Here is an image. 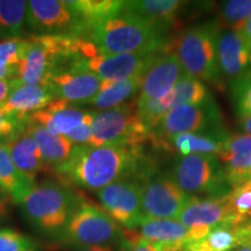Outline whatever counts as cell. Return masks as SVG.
<instances>
[{"label":"cell","mask_w":251,"mask_h":251,"mask_svg":"<svg viewBox=\"0 0 251 251\" xmlns=\"http://www.w3.org/2000/svg\"><path fill=\"white\" fill-rule=\"evenodd\" d=\"M55 170L75 185L96 192L118 180L144 181L155 174L143 147L75 146L68 161Z\"/></svg>","instance_id":"6da1fadb"},{"label":"cell","mask_w":251,"mask_h":251,"mask_svg":"<svg viewBox=\"0 0 251 251\" xmlns=\"http://www.w3.org/2000/svg\"><path fill=\"white\" fill-rule=\"evenodd\" d=\"M84 39L102 55L163 52L172 45L168 29L125 12L96 24Z\"/></svg>","instance_id":"7a4b0ae2"},{"label":"cell","mask_w":251,"mask_h":251,"mask_svg":"<svg viewBox=\"0 0 251 251\" xmlns=\"http://www.w3.org/2000/svg\"><path fill=\"white\" fill-rule=\"evenodd\" d=\"M219 31L215 23L196 25L178 35L171 49H175L185 74L221 90L225 81L218 62Z\"/></svg>","instance_id":"3957f363"},{"label":"cell","mask_w":251,"mask_h":251,"mask_svg":"<svg viewBox=\"0 0 251 251\" xmlns=\"http://www.w3.org/2000/svg\"><path fill=\"white\" fill-rule=\"evenodd\" d=\"M80 199L64 185L47 181L31 187L19 205L34 227L61 235Z\"/></svg>","instance_id":"277c9868"},{"label":"cell","mask_w":251,"mask_h":251,"mask_svg":"<svg viewBox=\"0 0 251 251\" xmlns=\"http://www.w3.org/2000/svg\"><path fill=\"white\" fill-rule=\"evenodd\" d=\"M150 139V131L136 111V102L96 112L89 146L142 148Z\"/></svg>","instance_id":"5b68a950"},{"label":"cell","mask_w":251,"mask_h":251,"mask_svg":"<svg viewBox=\"0 0 251 251\" xmlns=\"http://www.w3.org/2000/svg\"><path fill=\"white\" fill-rule=\"evenodd\" d=\"M170 175L178 186L191 197L222 198L233 191L215 155L176 157Z\"/></svg>","instance_id":"8992f818"},{"label":"cell","mask_w":251,"mask_h":251,"mask_svg":"<svg viewBox=\"0 0 251 251\" xmlns=\"http://www.w3.org/2000/svg\"><path fill=\"white\" fill-rule=\"evenodd\" d=\"M122 233L103 209L80 199L59 237L74 248H86L119 243Z\"/></svg>","instance_id":"52a82bcc"},{"label":"cell","mask_w":251,"mask_h":251,"mask_svg":"<svg viewBox=\"0 0 251 251\" xmlns=\"http://www.w3.org/2000/svg\"><path fill=\"white\" fill-rule=\"evenodd\" d=\"M224 127V118L214 98L201 103L181 105L169 111L150 133L149 141L164 149L166 142L181 134L199 133Z\"/></svg>","instance_id":"ba28073f"},{"label":"cell","mask_w":251,"mask_h":251,"mask_svg":"<svg viewBox=\"0 0 251 251\" xmlns=\"http://www.w3.org/2000/svg\"><path fill=\"white\" fill-rule=\"evenodd\" d=\"M159 54L162 52L122 55L97 54L92 57L71 62L64 71H87L98 76L101 80H127L143 77Z\"/></svg>","instance_id":"9c48e42d"},{"label":"cell","mask_w":251,"mask_h":251,"mask_svg":"<svg viewBox=\"0 0 251 251\" xmlns=\"http://www.w3.org/2000/svg\"><path fill=\"white\" fill-rule=\"evenodd\" d=\"M141 184L144 218L177 219L192 198L178 186L170 172H155Z\"/></svg>","instance_id":"30bf717a"},{"label":"cell","mask_w":251,"mask_h":251,"mask_svg":"<svg viewBox=\"0 0 251 251\" xmlns=\"http://www.w3.org/2000/svg\"><path fill=\"white\" fill-rule=\"evenodd\" d=\"M97 196L109 218L126 229H137L144 219L142 184L139 180H118L98 191Z\"/></svg>","instance_id":"8fae6325"},{"label":"cell","mask_w":251,"mask_h":251,"mask_svg":"<svg viewBox=\"0 0 251 251\" xmlns=\"http://www.w3.org/2000/svg\"><path fill=\"white\" fill-rule=\"evenodd\" d=\"M26 24L39 34H59L78 37V21L67 1L30 0L28 1Z\"/></svg>","instance_id":"7c38bea8"},{"label":"cell","mask_w":251,"mask_h":251,"mask_svg":"<svg viewBox=\"0 0 251 251\" xmlns=\"http://www.w3.org/2000/svg\"><path fill=\"white\" fill-rule=\"evenodd\" d=\"M185 74L177 55L172 49L158 55L141 79L136 101H149L165 98Z\"/></svg>","instance_id":"4fadbf2b"},{"label":"cell","mask_w":251,"mask_h":251,"mask_svg":"<svg viewBox=\"0 0 251 251\" xmlns=\"http://www.w3.org/2000/svg\"><path fill=\"white\" fill-rule=\"evenodd\" d=\"M218 62L222 79L229 85L251 71V50L238 31L220 29Z\"/></svg>","instance_id":"5bb4252c"},{"label":"cell","mask_w":251,"mask_h":251,"mask_svg":"<svg viewBox=\"0 0 251 251\" xmlns=\"http://www.w3.org/2000/svg\"><path fill=\"white\" fill-rule=\"evenodd\" d=\"M177 220L187 228L206 234L216 226L231 224L227 196L222 198L192 197Z\"/></svg>","instance_id":"9a60e30c"},{"label":"cell","mask_w":251,"mask_h":251,"mask_svg":"<svg viewBox=\"0 0 251 251\" xmlns=\"http://www.w3.org/2000/svg\"><path fill=\"white\" fill-rule=\"evenodd\" d=\"M140 236L162 251H180L193 243V233L177 219L144 218L137 227Z\"/></svg>","instance_id":"2e32d148"},{"label":"cell","mask_w":251,"mask_h":251,"mask_svg":"<svg viewBox=\"0 0 251 251\" xmlns=\"http://www.w3.org/2000/svg\"><path fill=\"white\" fill-rule=\"evenodd\" d=\"M101 81L87 71H61L52 75L47 84L56 99L86 105L99 92Z\"/></svg>","instance_id":"e0dca14e"},{"label":"cell","mask_w":251,"mask_h":251,"mask_svg":"<svg viewBox=\"0 0 251 251\" xmlns=\"http://www.w3.org/2000/svg\"><path fill=\"white\" fill-rule=\"evenodd\" d=\"M216 157L231 187L246 183L251 170V136L230 133Z\"/></svg>","instance_id":"ac0fdd59"},{"label":"cell","mask_w":251,"mask_h":251,"mask_svg":"<svg viewBox=\"0 0 251 251\" xmlns=\"http://www.w3.org/2000/svg\"><path fill=\"white\" fill-rule=\"evenodd\" d=\"M90 113L89 109L72 107L64 100L56 99L48 107L28 115L26 120L30 124L42 126L50 133L65 137L83 124Z\"/></svg>","instance_id":"d6986e66"},{"label":"cell","mask_w":251,"mask_h":251,"mask_svg":"<svg viewBox=\"0 0 251 251\" xmlns=\"http://www.w3.org/2000/svg\"><path fill=\"white\" fill-rule=\"evenodd\" d=\"M230 134L224 127L199 131V133L181 134L166 142L164 149L177 153V157L190 155H218L225 141Z\"/></svg>","instance_id":"ffe728a7"},{"label":"cell","mask_w":251,"mask_h":251,"mask_svg":"<svg viewBox=\"0 0 251 251\" xmlns=\"http://www.w3.org/2000/svg\"><path fill=\"white\" fill-rule=\"evenodd\" d=\"M5 144L18 170L33 183L41 171L48 169L35 140L28 131L27 124Z\"/></svg>","instance_id":"44dd1931"},{"label":"cell","mask_w":251,"mask_h":251,"mask_svg":"<svg viewBox=\"0 0 251 251\" xmlns=\"http://www.w3.org/2000/svg\"><path fill=\"white\" fill-rule=\"evenodd\" d=\"M54 100H56L54 93L47 83L18 85L2 102V107L9 114L26 120L28 115L48 107Z\"/></svg>","instance_id":"7402d4cb"},{"label":"cell","mask_w":251,"mask_h":251,"mask_svg":"<svg viewBox=\"0 0 251 251\" xmlns=\"http://www.w3.org/2000/svg\"><path fill=\"white\" fill-rule=\"evenodd\" d=\"M183 6L184 2L179 0H133L125 1L122 12L169 30Z\"/></svg>","instance_id":"603a6c76"},{"label":"cell","mask_w":251,"mask_h":251,"mask_svg":"<svg viewBox=\"0 0 251 251\" xmlns=\"http://www.w3.org/2000/svg\"><path fill=\"white\" fill-rule=\"evenodd\" d=\"M78 21V37L84 39L87 30L100 21L122 12L125 1L120 0H76L67 1Z\"/></svg>","instance_id":"cb8c5ba5"},{"label":"cell","mask_w":251,"mask_h":251,"mask_svg":"<svg viewBox=\"0 0 251 251\" xmlns=\"http://www.w3.org/2000/svg\"><path fill=\"white\" fill-rule=\"evenodd\" d=\"M26 124L28 131L35 140L41 151V156L47 165L57 169L58 166L68 161L76 144L72 143L67 137L50 133L42 126L30 124L27 120Z\"/></svg>","instance_id":"d4e9b609"},{"label":"cell","mask_w":251,"mask_h":251,"mask_svg":"<svg viewBox=\"0 0 251 251\" xmlns=\"http://www.w3.org/2000/svg\"><path fill=\"white\" fill-rule=\"evenodd\" d=\"M33 186V181L18 170L6 144L0 143V190L9 194L15 203H20Z\"/></svg>","instance_id":"484cf974"},{"label":"cell","mask_w":251,"mask_h":251,"mask_svg":"<svg viewBox=\"0 0 251 251\" xmlns=\"http://www.w3.org/2000/svg\"><path fill=\"white\" fill-rule=\"evenodd\" d=\"M141 79L142 77L121 81L102 80L99 92L86 105H93L101 111L119 107L139 92Z\"/></svg>","instance_id":"4316f807"},{"label":"cell","mask_w":251,"mask_h":251,"mask_svg":"<svg viewBox=\"0 0 251 251\" xmlns=\"http://www.w3.org/2000/svg\"><path fill=\"white\" fill-rule=\"evenodd\" d=\"M28 1L0 0V36L17 39L21 35L26 23Z\"/></svg>","instance_id":"83f0119b"},{"label":"cell","mask_w":251,"mask_h":251,"mask_svg":"<svg viewBox=\"0 0 251 251\" xmlns=\"http://www.w3.org/2000/svg\"><path fill=\"white\" fill-rule=\"evenodd\" d=\"M231 225L251 221V179L234 187L227 196Z\"/></svg>","instance_id":"f1b7e54d"},{"label":"cell","mask_w":251,"mask_h":251,"mask_svg":"<svg viewBox=\"0 0 251 251\" xmlns=\"http://www.w3.org/2000/svg\"><path fill=\"white\" fill-rule=\"evenodd\" d=\"M220 15L230 29L237 30L251 18V0H229L221 4Z\"/></svg>","instance_id":"f546056e"},{"label":"cell","mask_w":251,"mask_h":251,"mask_svg":"<svg viewBox=\"0 0 251 251\" xmlns=\"http://www.w3.org/2000/svg\"><path fill=\"white\" fill-rule=\"evenodd\" d=\"M39 246L33 238L13 229L0 230V251H37Z\"/></svg>","instance_id":"4dcf8cb0"},{"label":"cell","mask_w":251,"mask_h":251,"mask_svg":"<svg viewBox=\"0 0 251 251\" xmlns=\"http://www.w3.org/2000/svg\"><path fill=\"white\" fill-rule=\"evenodd\" d=\"M229 86L235 112L251 113V71Z\"/></svg>","instance_id":"1f68e13d"},{"label":"cell","mask_w":251,"mask_h":251,"mask_svg":"<svg viewBox=\"0 0 251 251\" xmlns=\"http://www.w3.org/2000/svg\"><path fill=\"white\" fill-rule=\"evenodd\" d=\"M28 47V39H6L0 41V62L6 65L18 67Z\"/></svg>","instance_id":"d6a6232c"},{"label":"cell","mask_w":251,"mask_h":251,"mask_svg":"<svg viewBox=\"0 0 251 251\" xmlns=\"http://www.w3.org/2000/svg\"><path fill=\"white\" fill-rule=\"evenodd\" d=\"M119 246L122 251H162L141 237L136 229H125Z\"/></svg>","instance_id":"836d02e7"},{"label":"cell","mask_w":251,"mask_h":251,"mask_svg":"<svg viewBox=\"0 0 251 251\" xmlns=\"http://www.w3.org/2000/svg\"><path fill=\"white\" fill-rule=\"evenodd\" d=\"M26 120H21L14 115L9 114L0 103V143H6L18 133L24 126Z\"/></svg>","instance_id":"e575fe53"},{"label":"cell","mask_w":251,"mask_h":251,"mask_svg":"<svg viewBox=\"0 0 251 251\" xmlns=\"http://www.w3.org/2000/svg\"><path fill=\"white\" fill-rule=\"evenodd\" d=\"M19 84L17 79H6V80H0V103H2L6 99L8 98V96L11 94L15 87Z\"/></svg>","instance_id":"d590c367"},{"label":"cell","mask_w":251,"mask_h":251,"mask_svg":"<svg viewBox=\"0 0 251 251\" xmlns=\"http://www.w3.org/2000/svg\"><path fill=\"white\" fill-rule=\"evenodd\" d=\"M18 68L12 65H6L0 62V80L6 79H17Z\"/></svg>","instance_id":"8d00e7d4"},{"label":"cell","mask_w":251,"mask_h":251,"mask_svg":"<svg viewBox=\"0 0 251 251\" xmlns=\"http://www.w3.org/2000/svg\"><path fill=\"white\" fill-rule=\"evenodd\" d=\"M236 118L238 125L244 130V133L251 136V113L236 112Z\"/></svg>","instance_id":"74e56055"},{"label":"cell","mask_w":251,"mask_h":251,"mask_svg":"<svg viewBox=\"0 0 251 251\" xmlns=\"http://www.w3.org/2000/svg\"><path fill=\"white\" fill-rule=\"evenodd\" d=\"M236 31H238V33H240L241 35H242L244 41H246V42H247L248 47H249L250 50H251V18L247 21L246 24L243 25L242 27L238 28Z\"/></svg>","instance_id":"f35d334b"},{"label":"cell","mask_w":251,"mask_h":251,"mask_svg":"<svg viewBox=\"0 0 251 251\" xmlns=\"http://www.w3.org/2000/svg\"><path fill=\"white\" fill-rule=\"evenodd\" d=\"M8 214L7 194L0 190V218H4Z\"/></svg>","instance_id":"ab89813d"},{"label":"cell","mask_w":251,"mask_h":251,"mask_svg":"<svg viewBox=\"0 0 251 251\" xmlns=\"http://www.w3.org/2000/svg\"><path fill=\"white\" fill-rule=\"evenodd\" d=\"M74 251H115L111 246H98L86 248H75Z\"/></svg>","instance_id":"60d3db41"},{"label":"cell","mask_w":251,"mask_h":251,"mask_svg":"<svg viewBox=\"0 0 251 251\" xmlns=\"http://www.w3.org/2000/svg\"><path fill=\"white\" fill-rule=\"evenodd\" d=\"M180 251H207V250L200 247L198 243H193V244H190V246H187L186 248H184V249Z\"/></svg>","instance_id":"b9f144b4"},{"label":"cell","mask_w":251,"mask_h":251,"mask_svg":"<svg viewBox=\"0 0 251 251\" xmlns=\"http://www.w3.org/2000/svg\"><path fill=\"white\" fill-rule=\"evenodd\" d=\"M234 251H251V244H247V246H242Z\"/></svg>","instance_id":"7bdbcfd3"},{"label":"cell","mask_w":251,"mask_h":251,"mask_svg":"<svg viewBox=\"0 0 251 251\" xmlns=\"http://www.w3.org/2000/svg\"><path fill=\"white\" fill-rule=\"evenodd\" d=\"M251 179V170H250V174H249V180Z\"/></svg>","instance_id":"ee69618b"}]
</instances>
